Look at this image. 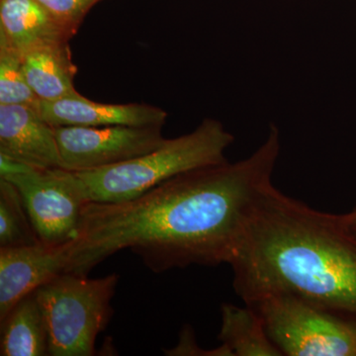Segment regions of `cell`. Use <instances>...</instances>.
Segmentation results:
<instances>
[{
  "mask_svg": "<svg viewBox=\"0 0 356 356\" xmlns=\"http://www.w3.org/2000/svg\"><path fill=\"white\" fill-rule=\"evenodd\" d=\"M280 149V130L271 125L264 144L242 161L181 173L131 200L88 202L67 273L88 275L125 250L156 273L229 264L254 204L273 184Z\"/></svg>",
  "mask_w": 356,
  "mask_h": 356,
  "instance_id": "6da1fadb",
  "label": "cell"
},
{
  "mask_svg": "<svg viewBox=\"0 0 356 356\" xmlns=\"http://www.w3.org/2000/svg\"><path fill=\"white\" fill-rule=\"evenodd\" d=\"M229 266L243 302L285 291L356 316V232L346 215L314 209L273 184L254 204Z\"/></svg>",
  "mask_w": 356,
  "mask_h": 356,
  "instance_id": "7a4b0ae2",
  "label": "cell"
},
{
  "mask_svg": "<svg viewBox=\"0 0 356 356\" xmlns=\"http://www.w3.org/2000/svg\"><path fill=\"white\" fill-rule=\"evenodd\" d=\"M235 137L221 122L205 119L195 130L118 165L76 172L89 202L116 203L139 197L181 173L226 161Z\"/></svg>",
  "mask_w": 356,
  "mask_h": 356,
  "instance_id": "3957f363",
  "label": "cell"
},
{
  "mask_svg": "<svg viewBox=\"0 0 356 356\" xmlns=\"http://www.w3.org/2000/svg\"><path fill=\"white\" fill-rule=\"evenodd\" d=\"M282 356H356V316L285 291L243 301Z\"/></svg>",
  "mask_w": 356,
  "mask_h": 356,
  "instance_id": "277c9868",
  "label": "cell"
},
{
  "mask_svg": "<svg viewBox=\"0 0 356 356\" xmlns=\"http://www.w3.org/2000/svg\"><path fill=\"white\" fill-rule=\"evenodd\" d=\"M119 276L91 280L60 274L35 291L49 334L51 356L95 355L96 339L108 325Z\"/></svg>",
  "mask_w": 356,
  "mask_h": 356,
  "instance_id": "5b68a950",
  "label": "cell"
},
{
  "mask_svg": "<svg viewBox=\"0 0 356 356\" xmlns=\"http://www.w3.org/2000/svg\"><path fill=\"white\" fill-rule=\"evenodd\" d=\"M0 178L19 191L42 243L63 245L76 240L89 200L76 172L32 168L0 154Z\"/></svg>",
  "mask_w": 356,
  "mask_h": 356,
  "instance_id": "8992f818",
  "label": "cell"
},
{
  "mask_svg": "<svg viewBox=\"0 0 356 356\" xmlns=\"http://www.w3.org/2000/svg\"><path fill=\"white\" fill-rule=\"evenodd\" d=\"M63 165L88 172L149 153L165 142L161 126H60L54 127Z\"/></svg>",
  "mask_w": 356,
  "mask_h": 356,
  "instance_id": "52a82bcc",
  "label": "cell"
},
{
  "mask_svg": "<svg viewBox=\"0 0 356 356\" xmlns=\"http://www.w3.org/2000/svg\"><path fill=\"white\" fill-rule=\"evenodd\" d=\"M72 243L0 248V320L20 300L67 273Z\"/></svg>",
  "mask_w": 356,
  "mask_h": 356,
  "instance_id": "ba28073f",
  "label": "cell"
},
{
  "mask_svg": "<svg viewBox=\"0 0 356 356\" xmlns=\"http://www.w3.org/2000/svg\"><path fill=\"white\" fill-rule=\"evenodd\" d=\"M0 154L32 168H64L55 130L37 105H0Z\"/></svg>",
  "mask_w": 356,
  "mask_h": 356,
  "instance_id": "9c48e42d",
  "label": "cell"
},
{
  "mask_svg": "<svg viewBox=\"0 0 356 356\" xmlns=\"http://www.w3.org/2000/svg\"><path fill=\"white\" fill-rule=\"evenodd\" d=\"M37 109L44 120L53 127L60 126H161L165 123L168 112L154 105L129 103L109 104L89 100L84 96H67L55 102L39 100Z\"/></svg>",
  "mask_w": 356,
  "mask_h": 356,
  "instance_id": "30bf717a",
  "label": "cell"
},
{
  "mask_svg": "<svg viewBox=\"0 0 356 356\" xmlns=\"http://www.w3.org/2000/svg\"><path fill=\"white\" fill-rule=\"evenodd\" d=\"M72 37L38 0H0V39L20 55L39 44L70 42Z\"/></svg>",
  "mask_w": 356,
  "mask_h": 356,
  "instance_id": "8fae6325",
  "label": "cell"
},
{
  "mask_svg": "<svg viewBox=\"0 0 356 356\" xmlns=\"http://www.w3.org/2000/svg\"><path fill=\"white\" fill-rule=\"evenodd\" d=\"M27 83L41 102H55L77 93L76 67L69 41L39 44L21 54Z\"/></svg>",
  "mask_w": 356,
  "mask_h": 356,
  "instance_id": "7c38bea8",
  "label": "cell"
},
{
  "mask_svg": "<svg viewBox=\"0 0 356 356\" xmlns=\"http://www.w3.org/2000/svg\"><path fill=\"white\" fill-rule=\"evenodd\" d=\"M0 355H50L48 331L35 293L20 300L0 320Z\"/></svg>",
  "mask_w": 356,
  "mask_h": 356,
  "instance_id": "4fadbf2b",
  "label": "cell"
},
{
  "mask_svg": "<svg viewBox=\"0 0 356 356\" xmlns=\"http://www.w3.org/2000/svg\"><path fill=\"white\" fill-rule=\"evenodd\" d=\"M222 327L218 339L229 356H282L250 307L222 304Z\"/></svg>",
  "mask_w": 356,
  "mask_h": 356,
  "instance_id": "5bb4252c",
  "label": "cell"
},
{
  "mask_svg": "<svg viewBox=\"0 0 356 356\" xmlns=\"http://www.w3.org/2000/svg\"><path fill=\"white\" fill-rule=\"evenodd\" d=\"M40 241L18 189L0 178V248L38 245Z\"/></svg>",
  "mask_w": 356,
  "mask_h": 356,
  "instance_id": "9a60e30c",
  "label": "cell"
},
{
  "mask_svg": "<svg viewBox=\"0 0 356 356\" xmlns=\"http://www.w3.org/2000/svg\"><path fill=\"white\" fill-rule=\"evenodd\" d=\"M38 102L26 79L20 54L0 39V105L36 106Z\"/></svg>",
  "mask_w": 356,
  "mask_h": 356,
  "instance_id": "2e32d148",
  "label": "cell"
},
{
  "mask_svg": "<svg viewBox=\"0 0 356 356\" xmlns=\"http://www.w3.org/2000/svg\"><path fill=\"white\" fill-rule=\"evenodd\" d=\"M74 36L86 14L100 0H38Z\"/></svg>",
  "mask_w": 356,
  "mask_h": 356,
  "instance_id": "e0dca14e",
  "label": "cell"
},
{
  "mask_svg": "<svg viewBox=\"0 0 356 356\" xmlns=\"http://www.w3.org/2000/svg\"><path fill=\"white\" fill-rule=\"evenodd\" d=\"M179 337V341L175 348L163 350L165 355L229 356L228 350L222 344L213 350H205L199 348L195 341L193 329L189 325L182 330Z\"/></svg>",
  "mask_w": 356,
  "mask_h": 356,
  "instance_id": "ac0fdd59",
  "label": "cell"
},
{
  "mask_svg": "<svg viewBox=\"0 0 356 356\" xmlns=\"http://www.w3.org/2000/svg\"><path fill=\"white\" fill-rule=\"evenodd\" d=\"M346 218L348 220V224L350 225L351 228L356 232V205L353 208L350 212L346 213Z\"/></svg>",
  "mask_w": 356,
  "mask_h": 356,
  "instance_id": "d6986e66",
  "label": "cell"
}]
</instances>
